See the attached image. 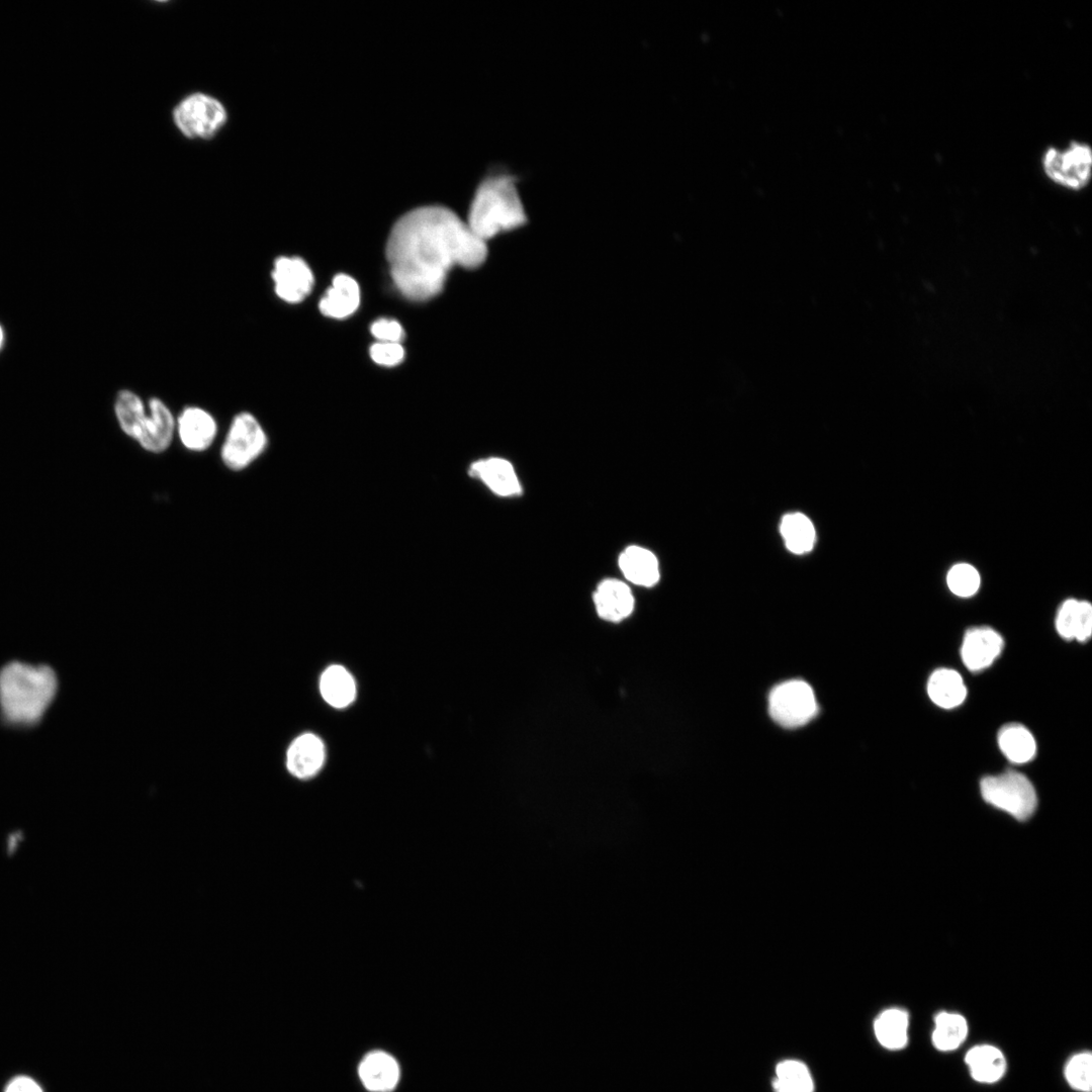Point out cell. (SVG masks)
<instances>
[{
    "instance_id": "cell-1",
    "label": "cell",
    "mask_w": 1092,
    "mask_h": 1092,
    "mask_svg": "<svg viewBox=\"0 0 1092 1092\" xmlns=\"http://www.w3.org/2000/svg\"><path fill=\"white\" fill-rule=\"evenodd\" d=\"M486 255V243L452 209L439 204L405 212L386 244L393 282L404 296L419 301L440 293L454 266L476 268Z\"/></svg>"
},
{
    "instance_id": "cell-2",
    "label": "cell",
    "mask_w": 1092,
    "mask_h": 1092,
    "mask_svg": "<svg viewBox=\"0 0 1092 1092\" xmlns=\"http://www.w3.org/2000/svg\"><path fill=\"white\" fill-rule=\"evenodd\" d=\"M58 689L55 671L47 665L10 662L0 670V711L17 726L39 722Z\"/></svg>"
},
{
    "instance_id": "cell-3",
    "label": "cell",
    "mask_w": 1092,
    "mask_h": 1092,
    "mask_svg": "<svg viewBox=\"0 0 1092 1092\" xmlns=\"http://www.w3.org/2000/svg\"><path fill=\"white\" fill-rule=\"evenodd\" d=\"M527 219L516 179L509 174L484 178L469 207L467 224L482 241L525 224Z\"/></svg>"
},
{
    "instance_id": "cell-4",
    "label": "cell",
    "mask_w": 1092,
    "mask_h": 1092,
    "mask_svg": "<svg viewBox=\"0 0 1092 1092\" xmlns=\"http://www.w3.org/2000/svg\"><path fill=\"white\" fill-rule=\"evenodd\" d=\"M1046 178L1058 186L1079 191L1092 179V148L1082 141H1071L1066 147H1048L1040 159Z\"/></svg>"
},
{
    "instance_id": "cell-5",
    "label": "cell",
    "mask_w": 1092,
    "mask_h": 1092,
    "mask_svg": "<svg viewBox=\"0 0 1092 1092\" xmlns=\"http://www.w3.org/2000/svg\"><path fill=\"white\" fill-rule=\"evenodd\" d=\"M983 799L1009 813L1018 820L1029 818L1037 804L1035 790L1030 781L1015 770H1006L981 780Z\"/></svg>"
},
{
    "instance_id": "cell-6",
    "label": "cell",
    "mask_w": 1092,
    "mask_h": 1092,
    "mask_svg": "<svg viewBox=\"0 0 1092 1092\" xmlns=\"http://www.w3.org/2000/svg\"><path fill=\"white\" fill-rule=\"evenodd\" d=\"M818 711L815 694L804 680L792 679L776 686L768 696L770 717L781 726L796 728L807 724Z\"/></svg>"
},
{
    "instance_id": "cell-7",
    "label": "cell",
    "mask_w": 1092,
    "mask_h": 1092,
    "mask_svg": "<svg viewBox=\"0 0 1092 1092\" xmlns=\"http://www.w3.org/2000/svg\"><path fill=\"white\" fill-rule=\"evenodd\" d=\"M266 444V434L257 419L251 413L242 412L232 422L221 448V459L233 470L244 469L264 451Z\"/></svg>"
},
{
    "instance_id": "cell-8",
    "label": "cell",
    "mask_w": 1092,
    "mask_h": 1092,
    "mask_svg": "<svg viewBox=\"0 0 1092 1092\" xmlns=\"http://www.w3.org/2000/svg\"><path fill=\"white\" fill-rule=\"evenodd\" d=\"M174 119L185 135L209 138L224 123L225 110L216 99L194 94L177 106Z\"/></svg>"
},
{
    "instance_id": "cell-9",
    "label": "cell",
    "mask_w": 1092,
    "mask_h": 1092,
    "mask_svg": "<svg viewBox=\"0 0 1092 1092\" xmlns=\"http://www.w3.org/2000/svg\"><path fill=\"white\" fill-rule=\"evenodd\" d=\"M271 278L276 295L287 303L302 301L311 291L313 274L304 260L294 256L277 257Z\"/></svg>"
},
{
    "instance_id": "cell-10",
    "label": "cell",
    "mask_w": 1092,
    "mask_h": 1092,
    "mask_svg": "<svg viewBox=\"0 0 1092 1092\" xmlns=\"http://www.w3.org/2000/svg\"><path fill=\"white\" fill-rule=\"evenodd\" d=\"M1004 645L999 633L989 627L972 628L965 634L961 656L966 667L980 671L990 666Z\"/></svg>"
},
{
    "instance_id": "cell-11",
    "label": "cell",
    "mask_w": 1092,
    "mask_h": 1092,
    "mask_svg": "<svg viewBox=\"0 0 1092 1092\" xmlns=\"http://www.w3.org/2000/svg\"><path fill=\"white\" fill-rule=\"evenodd\" d=\"M149 414L138 441L148 451L159 453L168 448L173 438L175 420L169 407L158 397L149 399Z\"/></svg>"
},
{
    "instance_id": "cell-12",
    "label": "cell",
    "mask_w": 1092,
    "mask_h": 1092,
    "mask_svg": "<svg viewBox=\"0 0 1092 1092\" xmlns=\"http://www.w3.org/2000/svg\"><path fill=\"white\" fill-rule=\"evenodd\" d=\"M363 1086L371 1092H389L399 1079V1067L389 1054L374 1051L367 1054L358 1068Z\"/></svg>"
},
{
    "instance_id": "cell-13",
    "label": "cell",
    "mask_w": 1092,
    "mask_h": 1092,
    "mask_svg": "<svg viewBox=\"0 0 1092 1092\" xmlns=\"http://www.w3.org/2000/svg\"><path fill=\"white\" fill-rule=\"evenodd\" d=\"M325 761V745L320 737L305 733L295 738L286 755L288 770L299 779L314 776Z\"/></svg>"
},
{
    "instance_id": "cell-14",
    "label": "cell",
    "mask_w": 1092,
    "mask_h": 1092,
    "mask_svg": "<svg viewBox=\"0 0 1092 1092\" xmlns=\"http://www.w3.org/2000/svg\"><path fill=\"white\" fill-rule=\"evenodd\" d=\"M598 615L604 620L618 622L633 611L634 598L629 586L618 579L603 580L594 594Z\"/></svg>"
},
{
    "instance_id": "cell-15",
    "label": "cell",
    "mask_w": 1092,
    "mask_h": 1092,
    "mask_svg": "<svg viewBox=\"0 0 1092 1092\" xmlns=\"http://www.w3.org/2000/svg\"><path fill=\"white\" fill-rule=\"evenodd\" d=\"M177 425L183 445L193 451L205 450L216 434L214 419L198 406L185 407L177 420Z\"/></svg>"
},
{
    "instance_id": "cell-16",
    "label": "cell",
    "mask_w": 1092,
    "mask_h": 1092,
    "mask_svg": "<svg viewBox=\"0 0 1092 1092\" xmlns=\"http://www.w3.org/2000/svg\"><path fill=\"white\" fill-rule=\"evenodd\" d=\"M360 302V290L358 283L351 276L338 274L334 277L332 286L321 299L318 307L323 314L344 318L351 315Z\"/></svg>"
},
{
    "instance_id": "cell-17",
    "label": "cell",
    "mask_w": 1092,
    "mask_h": 1092,
    "mask_svg": "<svg viewBox=\"0 0 1092 1092\" xmlns=\"http://www.w3.org/2000/svg\"><path fill=\"white\" fill-rule=\"evenodd\" d=\"M471 475L480 478L493 492L503 496L522 490L513 465L502 458H488L471 465Z\"/></svg>"
},
{
    "instance_id": "cell-18",
    "label": "cell",
    "mask_w": 1092,
    "mask_h": 1092,
    "mask_svg": "<svg viewBox=\"0 0 1092 1092\" xmlns=\"http://www.w3.org/2000/svg\"><path fill=\"white\" fill-rule=\"evenodd\" d=\"M619 566L625 577L638 585L652 586L659 579L655 555L640 546L626 548L619 557Z\"/></svg>"
},
{
    "instance_id": "cell-19",
    "label": "cell",
    "mask_w": 1092,
    "mask_h": 1092,
    "mask_svg": "<svg viewBox=\"0 0 1092 1092\" xmlns=\"http://www.w3.org/2000/svg\"><path fill=\"white\" fill-rule=\"evenodd\" d=\"M927 692L931 701L943 709L961 705L967 696L963 677L958 671L949 668H939L931 673L927 682Z\"/></svg>"
},
{
    "instance_id": "cell-20",
    "label": "cell",
    "mask_w": 1092,
    "mask_h": 1092,
    "mask_svg": "<svg viewBox=\"0 0 1092 1092\" xmlns=\"http://www.w3.org/2000/svg\"><path fill=\"white\" fill-rule=\"evenodd\" d=\"M971 1076L982 1083H994L1004 1074L1006 1061L1000 1050L983 1044L971 1049L965 1058Z\"/></svg>"
},
{
    "instance_id": "cell-21",
    "label": "cell",
    "mask_w": 1092,
    "mask_h": 1092,
    "mask_svg": "<svg viewBox=\"0 0 1092 1092\" xmlns=\"http://www.w3.org/2000/svg\"><path fill=\"white\" fill-rule=\"evenodd\" d=\"M909 1017L905 1010L890 1008L882 1011L874 1021V1032L879 1043L888 1050H900L908 1040Z\"/></svg>"
},
{
    "instance_id": "cell-22",
    "label": "cell",
    "mask_w": 1092,
    "mask_h": 1092,
    "mask_svg": "<svg viewBox=\"0 0 1092 1092\" xmlns=\"http://www.w3.org/2000/svg\"><path fill=\"white\" fill-rule=\"evenodd\" d=\"M320 690L325 701L335 708L350 705L356 695V685L349 671L341 665H331L322 674Z\"/></svg>"
},
{
    "instance_id": "cell-23",
    "label": "cell",
    "mask_w": 1092,
    "mask_h": 1092,
    "mask_svg": "<svg viewBox=\"0 0 1092 1092\" xmlns=\"http://www.w3.org/2000/svg\"><path fill=\"white\" fill-rule=\"evenodd\" d=\"M1002 753L1014 763L1030 761L1036 753V742L1027 728L1017 723L1003 726L998 733Z\"/></svg>"
},
{
    "instance_id": "cell-24",
    "label": "cell",
    "mask_w": 1092,
    "mask_h": 1092,
    "mask_svg": "<svg viewBox=\"0 0 1092 1092\" xmlns=\"http://www.w3.org/2000/svg\"><path fill=\"white\" fill-rule=\"evenodd\" d=\"M774 1092H814L815 1085L808 1066L795 1059L779 1062L771 1082Z\"/></svg>"
},
{
    "instance_id": "cell-25",
    "label": "cell",
    "mask_w": 1092,
    "mask_h": 1092,
    "mask_svg": "<svg viewBox=\"0 0 1092 1092\" xmlns=\"http://www.w3.org/2000/svg\"><path fill=\"white\" fill-rule=\"evenodd\" d=\"M781 534L787 548L796 554L810 551L816 540L814 526L810 519L801 513L786 515L781 523Z\"/></svg>"
},
{
    "instance_id": "cell-26",
    "label": "cell",
    "mask_w": 1092,
    "mask_h": 1092,
    "mask_svg": "<svg viewBox=\"0 0 1092 1092\" xmlns=\"http://www.w3.org/2000/svg\"><path fill=\"white\" fill-rule=\"evenodd\" d=\"M114 412L121 430L127 436L138 440L147 418L142 398L129 389H121L115 397Z\"/></svg>"
},
{
    "instance_id": "cell-27",
    "label": "cell",
    "mask_w": 1092,
    "mask_h": 1092,
    "mask_svg": "<svg viewBox=\"0 0 1092 1092\" xmlns=\"http://www.w3.org/2000/svg\"><path fill=\"white\" fill-rule=\"evenodd\" d=\"M967 1033L968 1024L964 1016L948 1012H940L935 1016L932 1041L937 1050H956L965 1040Z\"/></svg>"
},
{
    "instance_id": "cell-28",
    "label": "cell",
    "mask_w": 1092,
    "mask_h": 1092,
    "mask_svg": "<svg viewBox=\"0 0 1092 1092\" xmlns=\"http://www.w3.org/2000/svg\"><path fill=\"white\" fill-rule=\"evenodd\" d=\"M949 589L959 597H970L980 586V574L977 569L967 563L956 564L950 568L946 577Z\"/></svg>"
},
{
    "instance_id": "cell-29",
    "label": "cell",
    "mask_w": 1092,
    "mask_h": 1092,
    "mask_svg": "<svg viewBox=\"0 0 1092 1092\" xmlns=\"http://www.w3.org/2000/svg\"><path fill=\"white\" fill-rule=\"evenodd\" d=\"M1092 1056L1090 1053L1075 1055L1065 1068V1077L1071 1087L1090 1092L1092 1087Z\"/></svg>"
},
{
    "instance_id": "cell-30",
    "label": "cell",
    "mask_w": 1092,
    "mask_h": 1092,
    "mask_svg": "<svg viewBox=\"0 0 1092 1092\" xmlns=\"http://www.w3.org/2000/svg\"><path fill=\"white\" fill-rule=\"evenodd\" d=\"M1079 602L1075 599L1066 600L1059 609L1056 618L1058 633L1065 639H1076L1079 618Z\"/></svg>"
},
{
    "instance_id": "cell-31",
    "label": "cell",
    "mask_w": 1092,
    "mask_h": 1092,
    "mask_svg": "<svg viewBox=\"0 0 1092 1092\" xmlns=\"http://www.w3.org/2000/svg\"><path fill=\"white\" fill-rule=\"evenodd\" d=\"M372 360L383 366H394L404 358V350L400 343L377 342L370 348Z\"/></svg>"
},
{
    "instance_id": "cell-32",
    "label": "cell",
    "mask_w": 1092,
    "mask_h": 1092,
    "mask_svg": "<svg viewBox=\"0 0 1092 1092\" xmlns=\"http://www.w3.org/2000/svg\"><path fill=\"white\" fill-rule=\"evenodd\" d=\"M371 334L379 340V342L399 343L404 337V332L400 324L389 318H379L375 321L371 326Z\"/></svg>"
},
{
    "instance_id": "cell-33",
    "label": "cell",
    "mask_w": 1092,
    "mask_h": 1092,
    "mask_svg": "<svg viewBox=\"0 0 1092 1092\" xmlns=\"http://www.w3.org/2000/svg\"><path fill=\"white\" fill-rule=\"evenodd\" d=\"M1092 632V607L1086 601L1079 602V619L1076 640L1087 641Z\"/></svg>"
},
{
    "instance_id": "cell-34",
    "label": "cell",
    "mask_w": 1092,
    "mask_h": 1092,
    "mask_svg": "<svg viewBox=\"0 0 1092 1092\" xmlns=\"http://www.w3.org/2000/svg\"><path fill=\"white\" fill-rule=\"evenodd\" d=\"M4 1092H43V1090L33 1078L19 1075L7 1083Z\"/></svg>"
},
{
    "instance_id": "cell-35",
    "label": "cell",
    "mask_w": 1092,
    "mask_h": 1092,
    "mask_svg": "<svg viewBox=\"0 0 1092 1092\" xmlns=\"http://www.w3.org/2000/svg\"><path fill=\"white\" fill-rule=\"evenodd\" d=\"M3 340H4V334H3V330H2V328L0 326V348L2 347Z\"/></svg>"
}]
</instances>
